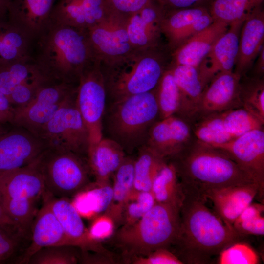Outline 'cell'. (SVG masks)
Returning <instances> with one entry per match:
<instances>
[{
  "instance_id": "cell-1",
  "label": "cell",
  "mask_w": 264,
  "mask_h": 264,
  "mask_svg": "<svg viewBox=\"0 0 264 264\" xmlns=\"http://www.w3.org/2000/svg\"><path fill=\"white\" fill-rule=\"evenodd\" d=\"M30 58L49 83L72 84L97 60L88 29L52 22L32 40Z\"/></svg>"
},
{
  "instance_id": "cell-2",
  "label": "cell",
  "mask_w": 264,
  "mask_h": 264,
  "mask_svg": "<svg viewBox=\"0 0 264 264\" xmlns=\"http://www.w3.org/2000/svg\"><path fill=\"white\" fill-rule=\"evenodd\" d=\"M184 193L179 211L180 229L170 248L183 264H209L243 236L205 205L207 200Z\"/></svg>"
},
{
  "instance_id": "cell-3",
  "label": "cell",
  "mask_w": 264,
  "mask_h": 264,
  "mask_svg": "<svg viewBox=\"0 0 264 264\" xmlns=\"http://www.w3.org/2000/svg\"><path fill=\"white\" fill-rule=\"evenodd\" d=\"M168 161L174 166L183 191L204 199L212 189L255 183L225 153L195 137Z\"/></svg>"
},
{
  "instance_id": "cell-4",
  "label": "cell",
  "mask_w": 264,
  "mask_h": 264,
  "mask_svg": "<svg viewBox=\"0 0 264 264\" xmlns=\"http://www.w3.org/2000/svg\"><path fill=\"white\" fill-rule=\"evenodd\" d=\"M171 51L166 44L135 50L109 65H102L107 98L111 102L154 89L169 67Z\"/></svg>"
},
{
  "instance_id": "cell-5",
  "label": "cell",
  "mask_w": 264,
  "mask_h": 264,
  "mask_svg": "<svg viewBox=\"0 0 264 264\" xmlns=\"http://www.w3.org/2000/svg\"><path fill=\"white\" fill-rule=\"evenodd\" d=\"M180 209L156 203L132 225L121 226L111 237L121 252L123 262L145 256L160 248L170 249L180 229Z\"/></svg>"
},
{
  "instance_id": "cell-6",
  "label": "cell",
  "mask_w": 264,
  "mask_h": 264,
  "mask_svg": "<svg viewBox=\"0 0 264 264\" xmlns=\"http://www.w3.org/2000/svg\"><path fill=\"white\" fill-rule=\"evenodd\" d=\"M159 110L155 88L111 102L103 119V134L131 154L145 145L150 130L157 121Z\"/></svg>"
},
{
  "instance_id": "cell-7",
  "label": "cell",
  "mask_w": 264,
  "mask_h": 264,
  "mask_svg": "<svg viewBox=\"0 0 264 264\" xmlns=\"http://www.w3.org/2000/svg\"><path fill=\"white\" fill-rule=\"evenodd\" d=\"M45 192L69 198L90 187L91 175L86 158L72 152L46 148L37 158Z\"/></svg>"
},
{
  "instance_id": "cell-8",
  "label": "cell",
  "mask_w": 264,
  "mask_h": 264,
  "mask_svg": "<svg viewBox=\"0 0 264 264\" xmlns=\"http://www.w3.org/2000/svg\"><path fill=\"white\" fill-rule=\"evenodd\" d=\"M76 94L40 129L37 136L46 148L86 155L89 146L88 128L75 104Z\"/></svg>"
},
{
  "instance_id": "cell-9",
  "label": "cell",
  "mask_w": 264,
  "mask_h": 264,
  "mask_svg": "<svg viewBox=\"0 0 264 264\" xmlns=\"http://www.w3.org/2000/svg\"><path fill=\"white\" fill-rule=\"evenodd\" d=\"M107 96L100 62L96 60L81 75L75 104L89 132V146L103 137V119Z\"/></svg>"
},
{
  "instance_id": "cell-10",
  "label": "cell",
  "mask_w": 264,
  "mask_h": 264,
  "mask_svg": "<svg viewBox=\"0 0 264 264\" xmlns=\"http://www.w3.org/2000/svg\"><path fill=\"white\" fill-rule=\"evenodd\" d=\"M78 84L48 83L26 105L14 108L11 124L37 135L40 129L76 92Z\"/></svg>"
},
{
  "instance_id": "cell-11",
  "label": "cell",
  "mask_w": 264,
  "mask_h": 264,
  "mask_svg": "<svg viewBox=\"0 0 264 264\" xmlns=\"http://www.w3.org/2000/svg\"><path fill=\"white\" fill-rule=\"evenodd\" d=\"M88 33L95 58L102 65L113 63L135 50L128 37L126 17L110 10Z\"/></svg>"
},
{
  "instance_id": "cell-12",
  "label": "cell",
  "mask_w": 264,
  "mask_h": 264,
  "mask_svg": "<svg viewBox=\"0 0 264 264\" xmlns=\"http://www.w3.org/2000/svg\"><path fill=\"white\" fill-rule=\"evenodd\" d=\"M225 153L246 173L264 195V127L249 131L224 143L214 146Z\"/></svg>"
},
{
  "instance_id": "cell-13",
  "label": "cell",
  "mask_w": 264,
  "mask_h": 264,
  "mask_svg": "<svg viewBox=\"0 0 264 264\" xmlns=\"http://www.w3.org/2000/svg\"><path fill=\"white\" fill-rule=\"evenodd\" d=\"M42 199L48 204L74 246L82 251L98 253L115 258L114 254L85 227L77 208L68 198H58L45 192Z\"/></svg>"
},
{
  "instance_id": "cell-14",
  "label": "cell",
  "mask_w": 264,
  "mask_h": 264,
  "mask_svg": "<svg viewBox=\"0 0 264 264\" xmlns=\"http://www.w3.org/2000/svg\"><path fill=\"white\" fill-rule=\"evenodd\" d=\"M193 138L190 124L174 115L156 121L153 125L143 146L168 161L184 148Z\"/></svg>"
},
{
  "instance_id": "cell-15",
  "label": "cell",
  "mask_w": 264,
  "mask_h": 264,
  "mask_svg": "<svg viewBox=\"0 0 264 264\" xmlns=\"http://www.w3.org/2000/svg\"><path fill=\"white\" fill-rule=\"evenodd\" d=\"M16 127L0 136V176L31 163L46 148L38 136L24 128Z\"/></svg>"
},
{
  "instance_id": "cell-16",
  "label": "cell",
  "mask_w": 264,
  "mask_h": 264,
  "mask_svg": "<svg viewBox=\"0 0 264 264\" xmlns=\"http://www.w3.org/2000/svg\"><path fill=\"white\" fill-rule=\"evenodd\" d=\"M240 79L233 71L215 75L204 88L196 114L191 122L210 114L242 107L239 98Z\"/></svg>"
},
{
  "instance_id": "cell-17",
  "label": "cell",
  "mask_w": 264,
  "mask_h": 264,
  "mask_svg": "<svg viewBox=\"0 0 264 264\" xmlns=\"http://www.w3.org/2000/svg\"><path fill=\"white\" fill-rule=\"evenodd\" d=\"M165 10L155 0H152L126 17L128 37L134 49L145 50L166 44L161 27Z\"/></svg>"
},
{
  "instance_id": "cell-18",
  "label": "cell",
  "mask_w": 264,
  "mask_h": 264,
  "mask_svg": "<svg viewBox=\"0 0 264 264\" xmlns=\"http://www.w3.org/2000/svg\"><path fill=\"white\" fill-rule=\"evenodd\" d=\"M245 19L231 23L198 66L205 86L218 73L233 71L238 54L240 32Z\"/></svg>"
},
{
  "instance_id": "cell-19",
  "label": "cell",
  "mask_w": 264,
  "mask_h": 264,
  "mask_svg": "<svg viewBox=\"0 0 264 264\" xmlns=\"http://www.w3.org/2000/svg\"><path fill=\"white\" fill-rule=\"evenodd\" d=\"M43 200V205L38 209L32 225L28 244L18 264H27L35 252L44 247L74 246L48 204Z\"/></svg>"
},
{
  "instance_id": "cell-20",
  "label": "cell",
  "mask_w": 264,
  "mask_h": 264,
  "mask_svg": "<svg viewBox=\"0 0 264 264\" xmlns=\"http://www.w3.org/2000/svg\"><path fill=\"white\" fill-rule=\"evenodd\" d=\"M109 12L107 0H56L51 22L88 29Z\"/></svg>"
},
{
  "instance_id": "cell-21",
  "label": "cell",
  "mask_w": 264,
  "mask_h": 264,
  "mask_svg": "<svg viewBox=\"0 0 264 264\" xmlns=\"http://www.w3.org/2000/svg\"><path fill=\"white\" fill-rule=\"evenodd\" d=\"M56 0H11L7 20L31 39L43 32L51 22Z\"/></svg>"
},
{
  "instance_id": "cell-22",
  "label": "cell",
  "mask_w": 264,
  "mask_h": 264,
  "mask_svg": "<svg viewBox=\"0 0 264 264\" xmlns=\"http://www.w3.org/2000/svg\"><path fill=\"white\" fill-rule=\"evenodd\" d=\"M264 43V10L261 4L249 13L241 28L233 69L241 78L248 73Z\"/></svg>"
},
{
  "instance_id": "cell-23",
  "label": "cell",
  "mask_w": 264,
  "mask_h": 264,
  "mask_svg": "<svg viewBox=\"0 0 264 264\" xmlns=\"http://www.w3.org/2000/svg\"><path fill=\"white\" fill-rule=\"evenodd\" d=\"M37 158L27 165L0 176V198H24L37 201L42 199L45 188Z\"/></svg>"
},
{
  "instance_id": "cell-24",
  "label": "cell",
  "mask_w": 264,
  "mask_h": 264,
  "mask_svg": "<svg viewBox=\"0 0 264 264\" xmlns=\"http://www.w3.org/2000/svg\"><path fill=\"white\" fill-rule=\"evenodd\" d=\"M258 195V186L254 183L212 189L204 197L211 201L215 212L223 221L233 227L237 217Z\"/></svg>"
},
{
  "instance_id": "cell-25",
  "label": "cell",
  "mask_w": 264,
  "mask_h": 264,
  "mask_svg": "<svg viewBox=\"0 0 264 264\" xmlns=\"http://www.w3.org/2000/svg\"><path fill=\"white\" fill-rule=\"evenodd\" d=\"M229 26L223 22L214 21L208 27L190 37L171 51L170 65L198 66Z\"/></svg>"
},
{
  "instance_id": "cell-26",
  "label": "cell",
  "mask_w": 264,
  "mask_h": 264,
  "mask_svg": "<svg viewBox=\"0 0 264 264\" xmlns=\"http://www.w3.org/2000/svg\"><path fill=\"white\" fill-rule=\"evenodd\" d=\"M169 68L179 92V106L176 115L190 123L195 116L205 87L198 66L170 65Z\"/></svg>"
},
{
  "instance_id": "cell-27",
  "label": "cell",
  "mask_w": 264,
  "mask_h": 264,
  "mask_svg": "<svg viewBox=\"0 0 264 264\" xmlns=\"http://www.w3.org/2000/svg\"><path fill=\"white\" fill-rule=\"evenodd\" d=\"M125 153L118 143L108 137H103L96 144L89 146L86 159L95 185L110 183V178L125 158Z\"/></svg>"
},
{
  "instance_id": "cell-28",
  "label": "cell",
  "mask_w": 264,
  "mask_h": 264,
  "mask_svg": "<svg viewBox=\"0 0 264 264\" xmlns=\"http://www.w3.org/2000/svg\"><path fill=\"white\" fill-rule=\"evenodd\" d=\"M134 159L126 156L113 175L112 198L104 216L116 228L121 226L125 205L133 190Z\"/></svg>"
},
{
  "instance_id": "cell-29",
  "label": "cell",
  "mask_w": 264,
  "mask_h": 264,
  "mask_svg": "<svg viewBox=\"0 0 264 264\" xmlns=\"http://www.w3.org/2000/svg\"><path fill=\"white\" fill-rule=\"evenodd\" d=\"M32 40L7 20L0 18V66L30 60Z\"/></svg>"
},
{
  "instance_id": "cell-30",
  "label": "cell",
  "mask_w": 264,
  "mask_h": 264,
  "mask_svg": "<svg viewBox=\"0 0 264 264\" xmlns=\"http://www.w3.org/2000/svg\"><path fill=\"white\" fill-rule=\"evenodd\" d=\"M208 11L202 6L165 10L161 32L170 51L177 47L182 35L193 22Z\"/></svg>"
},
{
  "instance_id": "cell-31",
  "label": "cell",
  "mask_w": 264,
  "mask_h": 264,
  "mask_svg": "<svg viewBox=\"0 0 264 264\" xmlns=\"http://www.w3.org/2000/svg\"><path fill=\"white\" fill-rule=\"evenodd\" d=\"M151 192L156 203L180 209L184 193L173 164L167 161L156 176Z\"/></svg>"
},
{
  "instance_id": "cell-32",
  "label": "cell",
  "mask_w": 264,
  "mask_h": 264,
  "mask_svg": "<svg viewBox=\"0 0 264 264\" xmlns=\"http://www.w3.org/2000/svg\"><path fill=\"white\" fill-rule=\"evenodd\" d=\"M166 162L146 146L140 147L134 159L133 190L151 191L154 179Z\"/></svg>"
},
{
  "instance_id": "cell-33",
  "label": "cell",
  "mask_w": 264,
  "mask_h": 264,
  "mask_svg": "<svg viewBox=\"0 0 264 264\" xmlns=\"http://www.w3.org/2000/svg\"><path fill=\"white\" fill-rule=\"evenodd\" d=\"M3 209L17 227L22 236L29 242L31 230L38 209V201L24 198H1Z\"/></svg>"
},
{
  "instance_id": "cell-34",
  "label": "cell",
  "mask_w": 264,
  "mask_h": 264,
  "mask_svg": "<svg viewBox=\"0 0 264 264\" xmlns=\"http://www.w3.org/2000/svg\"><path fill=\"white\" fill-rule=\"evenodd\" d=\"M189 124L194 137L209 145L221 144L233 139L224 128L221 112L204 116Z\"/></svg>"
},
{
  "instance_id": "cell-35",
  "label": "cell",
  "mask_w": 264,
  "mask_h": 264,
  "mask_svg": "<svg viewBox=\"0 0 264 264\" xmlns=\"http://www.w3.org/2000/svg\"><path fill=\"white\" fill-rule=\"evenodd\" d=\"M264 0H211L208 9L214 21L230 25L236 21L245 19Z\"/></svg>"
},
{
  "instance_id": "cell-36",
  "label": "cell",
  "mask_w": 264,
  "mask_h": 264,
  "mask_svg": "<svg viewBox=\"0 0 264 264\" xmlns=\"http://www.w3.org/2000/svg\"><path fill=\"white\" fill-rule=\"evenodd\" d=\"M239 98L242 107L264 123V79L245 75L241 78Z\"/></svg>"
},
{
  "instance_id": "cell-37",
  "label": "cell",
  "mask_w": 264,
  "mask_h": 264,
  "mask_svg": "<svg viewBox=\"0 0 264 264\" xmlns=\"http://www.w3.org/2000/svg\"><path fill=\"white\" fill-rule=\"evenodd\" d=\"M42 75L32 61H18L0 66V90L7 98L19 85Z\"/></svg>"
},
{
  "instance_id": "cell-38",
  "label": "cell",
  "mask_w": 264,
  "mask_h": 264,
  "mask_svg": "<svg viewBox=\"0 0 264 264\" xmlns=\"http://www.w3.org/2000/svg\"><path fill=\"white\" fill-rule=\"evenodd\" d=\"M160 119L176 115L179 108L180 96L171 70H165L155 88Z\"/></svg>"
},
{
  "instance_id": "cell-39",
  "label": "cell",
  "mask_w": 264,
  "mask_h": 264,
  "mask_svg": "<svg viewBox=\"0 0 264 264\" xmlns=\"http://www.w3.org/2000/svg\"><path fill=\"white\" fill-rule=\"evenodd\" d=\"M221 115L224 128L233 138L263 128L264 124L242 107L222 112Z\"/></svg>"
},
{
  "instance_id": "cell-40",
  "label": "cell",
  "mask_w": 264,
  "mask_h": 264,
  "mask_svg": "<svg viewBox=\"0 0 264 264\" xmlns=\"http://www.w3.org/2000/svg\"><path fill=\"white\" fill-rule=\"evenodd\" d=\"M80 250L71 245H56L43 248L35 252L27 264H76Z\"/></svg>"
},
{
  "instance_id": "cell-41",
  "label": "cell",
  "mask_w": 264,
  "mask_h": 264,
  "mask_svg": "<svg viewBox=\"0 0 264 264\" xmlns=\"http://www.w3.org/2000/svg\"><path fill=\"white\" fill-rule=\"evenodd\" d=\"M155 203L151 191L133 190L124 207L120 227L128 226L135 223Z\"/></svg>"
},
{
  "instance_id": "cell-42",
  "label": "cell",
  "mask_w": 264,
  "mask_h": 264,
  "mask_svg": "<svg viewBox=\"0 0 264 264\" xmlns=\"http://www.w3.org/2000/svg\"><path fill=\"white\" fill-rule=\"evenodd\" d=\"M264 206L262 204L251 203L237 217L233 224L234 230L240 235L262 236L264 234Z\"/></svg>"
},
{
  "instance_id": "cell-43",
  "label": "cell",
  "mask_w": 264,
  "mask_h": 264,
  "mask_svg": "<svg viewBox=\"0 0 264 264\" xmlns=\"http://www.w3.org/2000/svg\"><path fill=\"white\" fill-rule=\"evenodd\" d=\"M220 264H256L259 257L247 244L239 242L223 250L219 255Z\"/></svg>"
},
{
  "instance_id": "cell-44",
  "label": "cell",
  "mask_w": 264,
  "mask_h": 264,
  "mask_svg": "<svg viewBox=\"0 0 264 264\" xmlns=\"http://www.w3.org/2000/svg\"><path fill=\"white\" fill-rule=\"evenodd\" d=\"M48 84L42 75L34 77L17 86L8 97L14 108L23 106L35 96L39 89Z\"/></svg>"
},
{
  "instance_id": "cell-45",
  "label": "cell",
  "mask_w": 264,
  "mask_h": 264,
  "mask_svg": "<svg viewBox=\"0 0 264 264\" xmlns=\"http://www.w3.org/2000/svg\"><path fill=\"white\" fill-rule=\"evenodd\" d=\"M28 244L27 242L0 229V264L13 257L18 264Z\"/></svg>"
},
{
  "instance_id": "cell-46",
  "label": "cell",
  "mask_w": 264,
  "mask_h": 264,
  "mask_svg": "<svg viewBox=\"0 0 264 264\" xmlns=\"http://www.w3.org/2000/svg\"><path fill=\"white\" fill-rule=\"evenodd\" d=\"M183 264V262L170 250L157 249L145 256L134 257L128 264Z\"/></svg>"
},
{
  "instance_id": "cell-47",
  "label": "cell",
  "mask_w": 264,
  "mask_h": 264,
  "mask_svg": "<svg viewBox=\"0 0 264 264\" xmlns=\"http://www.w3.org/2000/svg\"><path fill=\"white\" fill-rule=\"evenodd\" d=\"M152 0H107L110 11L127 17L141 9Z\"/></svg>"
},
{
  "instance_id": "cell-48",
  "label": "cell",
  "mask_w": 264,
  "mask_h": 264,
  "mask_svg": "<svg viewBox=\"0 0 264 264\" xmlns=\"http://www.w3.org/2000/svg\"><path fill=\"white\" fill-rule=\"evenodd\" d=\"M165 9L206 6L211 0H155Z\"/></svg>"
},
{
  "instance_id": "cell-49",
  "label": "cell",
  "mask_w": 264,
  "mask_h": 264,
  "mask_svg": "<svg viewBox=\"0 0 264 264\" xmlns=\"http://www.w3.org/2000/svg\"><path fill=\"white\" fill-rule=\"evenodd\" d=\"M14 107L7 97L0 90V124L9 122L13 118Z\"/></svg>"
},
{
  "instance_id": "cell-50",
  "label": "cell",
  "mask_w": 264,
  "mask_h": 264,
  "mask_svg": "<svg viewBox=\"0 0 264 264\" xmlns=\"http://www.w3.org/2000/svg\"><path fill=\"white\" fill-rule=\"evenodd\" d=\"M0 229L24 241H28L21 234L16 225L5 213L0 202Z\"/></svg>"
},
{
  "instance_id": "cell-51",
  "label": "cell",
  "mask_w": 264,
  "mask_h": 264,
  "mask_svg": "<svg viewBox=\"0 0 264 264\" xmlns=\"http://www.w3.org/2000/svg\"><path fill=\"white\" fill-rule=\"evenodd\" d=\"M251 76L264 77V45L262 47L251 69Z\"/></svg>"
},
{
  "instance_id": "cell-52",
  "label": "cell",
  "mask_w": 264,
  "mask_h": 264,
  "mask_svg": "<svg viewBox=\"0 0 264 264\" xmlns=\"http://www.w3.org/2000/svg\"><path fill=\"white\" fill-rule=\"evenodd\" d=\"M11 0H0V18H7V12Z\"/></svg>"
},
{
  "instance_id": "cell-53",
  "label": "cell",
  "mask_w": 264,
  "mask_h": 264,
  "mask_svg": "<svg viewBox=\"0 0 264 264\" xmlns=\"http://www.w3.org/2000/svg\"><path fill=\"white\" fill-rule=\"evenodd\" d=\"M6 131H5L4 129H3V128L2 127H1L0 126V136L3 133H4V132H5Z\"/></svg>"
}]
</instances>
